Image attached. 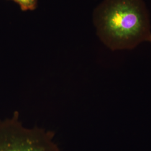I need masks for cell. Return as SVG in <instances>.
<instances>
[{"mask_svg": "<svg viewBox=\"0 0 151 151\" xmlns=\"http://www.w3.org/2000/svg\"><path fill=\"white\" fill-rule=\"evenodd\" d=\"M92 20L98 37L112 50L151 43L150 16L144 0H103Z\"/></svg>", "mask_w": 151, "mask_h": 151, "instance_id": "cell-1", "label": "cell"}, {"mask_svg": "<svg viewBox=\"0 0 151 151\" xmlns=\"http://www.w3.org/2000/svg\"><path fill=\"white\" fill-rule=\"evenodd\" d=\"M0 151H61L52 132L25 126L15 113L0 120Z\"/></svg>", "mask_w": 151, "mask_h": 151, "instance_id": "cell-2", "label": "cell"}, {"mask_svg": "<svg viewBox=\"0 0 151 151\" xmlns=\"http://www.w3.org/2000/svg\"><path fill=\"white\" fill-rule=\"evenodd\" d=\"M20 6L24 11H33L38 5V0H11Z\"/></svg>", "mask_w": 151, "mask_h": 151, "instance_id": "cell-3", "label": "cell"}]
</instances>
